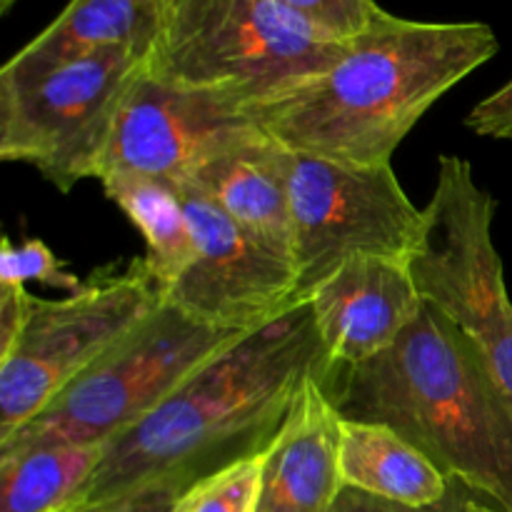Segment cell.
Listing matches in <instances>:
<instances>
[{
    "label": "cell",
    "instance_id": "cell-1",
    "mask_svg": "<svg viewBox=\"0 0 512 512\" xmlns=\"http://www.w3.org/2000/svg\"><path fill=\"white\" fill-rule=\"evenodd\" d=\"M325 370L323 343L303 300L233 340L153 413L110 440L80 503L158 480L198 483L235 460L263 453L305 378Z\"/></svg>",
    "mask_w": 512,
    "mask_h": 512
},
{
    "label": "cell",
    "instance_id": "cell-2",
    "mask_svg": "<svg viewBox=\"0 0 512 512\" xmlns=\"http://www.w3.org/2000/svg\"><path fill=\"white\" fill-rule=\"evenodd\" d=\"M498 50L485 23H420L383 10L330 68L245 110L290 153L390 165L420 118Z\"/></svg>",
    "mask_w": 512,
    "mask_h": 512
},
{
    "label": "cell",
    "instance_id": "cell-3",
    "mask_svg": "<svg viewBox=\"0 0 512 512\" xmlns=\"http://www.w3.org/2000/svg\"><path fill=\"white\" fill-rule=\"evenodd\" d=\"M320 380L340 418L390 425L450 480L512 512V405L478 348L433 305L385 353Z\"/></svg>",
    "mask_w": 512,
    "mask_h": 512
},
{
    "label": "cell",
    "instance_id": "cell-4",
    "mask_svg": "<svg viewBox=\"0 0 512 512\" xmlns=\"http://www.w3.org/2000/svg\"><path fill=\"white\" fill-rule=\"evenodd\" d=\"M348 43L275 0H160L148 75L250 108L330 68Z\"/></svg>",
    "mask_w": 512,
    "mask_h": 512
},
{
    "label": "cell",
    "instance_id": "cell-5",
    "mask_svg": "<svg viewBox=\"0 0 512 512\" xmlns=\"http://www.w3.org/2000/svg\"><path fill=\"white\" fill-rule=\"evenodd\" d=\"M240 335L200 323L163 298L105 358L25 428L3 440L0 450L55 443L108 445Z\"/></svg>",
    "mask_w": 512,
    "mask_h": 512
},
{
    "label": "cell",
    "instance_id": "cell-6",
    "mask_svg": "<svg viewBox=\"0 0 512 512\" xmlns=\"http://www.w3.org/2000/svg\"><path fill=\"white\" fill-rule=\"evenodd\" d=\"M495 210L498 200L480 188L473 165L443 155L408 265L425 303L478 348L512 405V300L493 240Z\"/></svg>",
    "mask_w": 512,
    "mask_h": 512
},
{
    "label": "cell",
    "instance_id": "cell-7",
    "mask_svg": "<svg viewBox=\"0 0 512 512\" xmlns=\"http://www.w3.org/2000/svg\"><path fill=\"white\" fill-rule=\"evenodd\" d=\"M163 303V288L135 260L68 298H30L18 335L0 348V443L43 413L135 325Z\"/></svg>",
    "mask_w": 512,
    "mask_h": 512
},
{
    "label": "cell",
    "instance_id": "cell-8",
    "mask_svg": "<svg viewBox=\"0 0 512 512\" xmlns=\"http://www.w3.org/2000/svg\"><path fill=\"white\" fill-rule=\"evenodd\" d=\"M148 70V53L105 50L0 88V158L25 163L68 193L100 175L115 118Z\"/></svg>",
    "mask_w": 512,
    "mask_h": 512
},
{
    "label": "cell",
    "instance_id": "cell-9",
    "mask_svg": "<svg viewBox=\"0 0 512 512\" xmlns=\"http://www.w3.org/2000/svg\"><path fill=\"white\" fill-rule=\"evenodd\" d=\"M290 213L298 295L308 300L345 260L378 255L408 263L425 228L390 165H358L293 153Z\"/></svg>",
    "mask_w": 512,
    "mask_h": 512
},
{
    "label": "cell",
    "instance_id": "cell-10",
    "mask_svg": "<svg viewBox=\"0 0 512 512\" xmlns=\"http://www.w3.org/2000/svg\"><path fill=\"white\" fill-rule=\"evenodd\" d=\"M173 185L188 213L195 258L163 293L168 303L200 323L238 333L260 328L303 303L290 255L248 233L193 185Z\"/></svg>",
    "mask_w": 512,
    "mask_h": 512
},
{
    "label": "cell",
    "instance_id": "cell-11",
    "mask_svg": "<svg viewBox=\"0 0 512 512\" xmlns=\"http://www.w3.org/2000/svg\"><path fill=\"white\" fill-rule=\"evenodd\" d=\"M263 135L240 100L178 88L145 70L115 118L98 180L108 173H140L183 183L208 160Z\"/></svg>",
    "mask_w": 512,
    "mask_h": 512
},
{
    "label": "cell",
    "instance_id": "cell-12",
    "mask_svg": "<svg viewBox=\"0 0 512 512\" xmlns=\"http://www.w3.org/2000/svg\"><path fill=\"white\" fill-rule=\"evenodd\" d=\"M305 303L333 370L385 353L418 318L425 300L405 260L358 255L345 260Z\"/></svg>",
    "mask_w": 512,
    "mask_h": 512
},
{
    "label": "cell",
    "instance_id": "cell-13",
    "mask_svg": "<svg viewBox=\"0 0 512 512\" xmlns=\"http://www.w3.org/2000/svg\"><path fill=\"white\" fill-rule=\"evenodd\" d=\"M323 373L305 378L283 425L263 450V483L255 512H328L343 490L340 413Z\"/></svg>",
    "mask_w": 512,
    "mask_h": 512
},
{
    "label": "cell",
    "instance_id": "cell-14",
    "mask_svg": "<svg viewBox=\"0 0 512 512\" xmlns=\"http://www.w3.org/2000/svg\"><path fill=\"white\" fill-rule=\"evenodd\" d=\"M160 0H70L63 13L0 70V88L33 83L50 70L105 50H153Z\"/></svg>",
    "mask_w": 512,
    "mask_h": 512
},
{
    "label": "cell",
    "instance_id": "cell-15",
    "mask_svg": "<svg viewBox=\"0 0 512 512\" xmlns=\"http://www.w3.org/2000/svg\"><path fill=\"white\" fill-rule=\"evenodd\" d=\"M290 160L293 153L265 133L208 160L183 183L208 195L255 238L293 258Z\"/></svg>",
    "mask_w": 512,
    "mask_h": 512
},
{
    "label": "cell",
    "instance_id": "cell-16",
    "mask_svg": "<svg viewBox=\"0 0 512 512\" xmlns=\"http://www.w3.org/2000/svg\"><path fill=\"white\" fill-rule=\"evenodd\" d=\"M340 478L343 488L410 508L438 505L455 485L398 430L348 418H340Z\"/></svg>",
    "mask_w": 512,
    "mask_h": 512
},
{
    "label": "cell",
    "instance_id": "cell-17",
    "mask_svg": "<svg viewBox=\"0 0 512 512\" xmlns=\"http://www.w3.org/2000/svg\"><path fill=\"white\" fill-rule=\"evenodd\" d=\"M105 445L55 443L0 450V512H63L83 500Z\"/></svg>",
    "mask_w": 512,
    "mask_h": 512
},
{
    "label": "cell",
    "instance_id": "cell-18",
    "mask_svg": "<svg viewBox=\"0 0 512 512\" xmlns=\"http://www.w3.org/2000/svg\"><path fill=\"white\" fill-rule=\"evenodd\" d=\"M105 198L143 233V265L165 290L190 268L195 240L178 188L168 180L140 173H108L100 178Z\"/></svg>",
    "mask_w": 512,
    "mask_h": 512
},
{
    "label": "cell",
    "instance_id": "cell-19",
    "mask_svg": "<svg viewBox=\"0 0 512 512\" xmlns=\"http://www.w3.org/2000/svg\"><path fill=\"white\" fill-rule=\"evenodd\" d=\"M263 483V453L248 455L190 485L170 512H255Z\"/></svg>",
    "mask_w": 512,
    "mask_h": 512
},
{
    "label": "cell",
    "instance_id": "cell-20",
    "mask_svg": "<svg viewBox=\"0 0 512 512\" xmlns=\"http://www.w3.org/2000/svg\"><path fill=\"white\" fill-rule=\"evenodd\" d=\"M40 283L48 288L65 290V293H78L83 288V280L75 273L65 270V265L55 258L53 250L38 238H30L25 243L13 245V240L3 238L0 245V285H23Z\"/></svg>",
    "mask_w": 512,
    "mask_h": 512
},
{
    "label": "cell",
    "instance_id": "cell-21",
    "mask_svg": "<svg viewBox=\"0 0 512 512\" xmlns=\"http://www.w3.org/2000/svg\"><path fill=\"white\" fill-rule=\"evenodd\" d=\"M275 3L340 40H353L355 35L365 33L383 13L375 0H275Z\"/></svg>",
    "mask_w": 512,
    "mask_h": 512
},
{
    "label": "cell",
    "instance_id": "cell-22",
    "mask_svg": "<svg viewBox=\"0 0 512 512\" xmlns=\"http://www.w3.org/2000/svg\"><path fill=\"white\" fill-rule=\"evenodd\" d=\"M190 480L170 478L158 483L143 485V488L128 490L115 498L98 500V503H80L63 512H170L175 500L190 488Z\"/></svg>",
    "mask_w": 512,
    "mask_h": 512
},
{
    "label": "cell",
    "instance_id": "cell-23",
    "mask_svg": "<svg viewBox=\"0 0 512 512\" xmlns=\"http://www.w3.org/2000/svg\"><path fill=\"white\" fill-rule=\"evenodd\" d=\"M463 490L468 488L455 480L448 498L440 500L438 505H428V508H410V505H400V503H393V500L360 493V490L355 488H343L338 498H335L333 508L328 512H465L470 498H465Z\"/></svg>",
    "mask_w": 512,
    "mask_h": 512
},
{
    "label": "cell",
    "instance_id": "cell-24",
    "mask_svg": "<svg viewBox=\"0 0 512 512\" xmlns=\"http://www.w3.org/2000/svg\"><path fill=\"white\" fill-rule=\"evenodd\" d=\"M465 125L480 138L512 140V80L480 100L468 113Z\"/></svg>",
    "mask_w": 512,
    "mask_h": 512
},
{
    "label": "cell",
    "instance_id": "cell-25",
    "mask_svg": "<svg viewBox=\"0 0 512 512\" xmlns=\"http://www.w3.org/2000/svg\"><path fill=\"white\" fill-rule=\"evenodd\" d=\"M465 512H500V510H493V508H488V505H485V503H478V500L470 498Z\"/></svg>",
    "mask_w": 512,
    "mask_h": 512
},
{
    "label": "cell",
    "instance_id": "cell-26",
    "mask_svg": "<svg viewBox=\"0 0 512 512\" xmlns=\"http://www.w3.org/2000/svg\"><path fill=\"white\" fill-rule=\"evenodd\" d=\"M13 3L15 0H0V13H5V10H8Z\"/></svg>",
    "mask_w": 512,
    "mask_h": 512
}]
</instances>
